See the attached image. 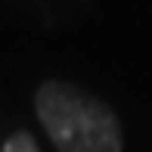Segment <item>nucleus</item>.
Here are the masks:
<instances>
[{
    "mask_svg": "<svg viewBox=\"0 0 152 152\" xmlns=\"http://www.w3.org/2000/svg\"><path fill=\"white\" fill-rule=\"evenodd\" d=\"M34 109L56 152H124V130L109 102L68 81H44Z\"/></svg>",
    "mask_w": 152,
    "mask_h": 152,
    "instance_id": "nucleus-1",
    "label": "nucleus"
},
{
    "mask_svg": "<svg viewBox=\"0 0 152 152\" xmlns=\"http://www.w3.org/2000/svg\"><path fill=\"white\" fill-rule=\"evenodd\" d=\"M0 152H40V146H37V140H34L28 130H16V134L3 143Z\"/></svg>",
    "mask_w": 152,
    "mask_h": 152,
    "instance_id": "nucleus-2",
    "label": "nucleus"
}]
</instances>
